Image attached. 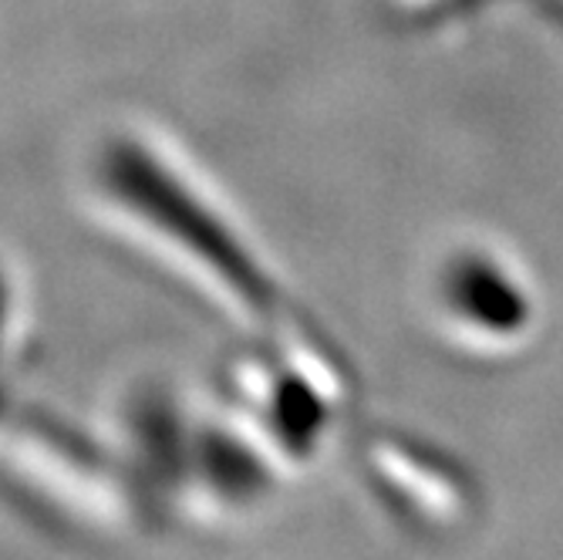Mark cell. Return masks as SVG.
Returning <instances> with one entry per match:
<instances>
[{
  "mask_svg": "<svg viewBox=\"0 0 563 560\" xmlns=\"http://www.w3.org/2000/svg\"><path fill=\"white\" fill-rule=\"evenodd\" d=\"M88 193L115 233L213 311L236 321L267 308V277L236 217L173 142L135 125L112 132L91 160Z\"/></svg>",
  "mask_w": 563,
  "mask_h": 560,
  "instance_id": "6da1fadb",
  "label": "cell"
}]
</instances>
